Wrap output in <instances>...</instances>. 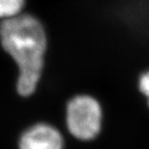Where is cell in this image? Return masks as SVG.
Masks as SVG:
<instances>
[{"label":"cell","instance_id":"obj_1","mask_svg":"<svg viewBox=\"0 0 149 149\" xmlns=\"http://www.w3.org/2000/svg\"><path fill=\"white\" fill-rule=\"evenodd\" d=\"M0 41L19 68L17 92L23 97L30 96L36 90L45 65L47 37L44 25L31 15L4 19L0 25Z\"/></svg>","mask_w":149,"mask_h":149},{"label":"cell","instance_id":"obj_2","mask_svg":"<svg viewBox=\"0 0 149 149\" xmlns=\"http://www.w3.org/2000/svg\"><path fill=\"white\" fill-rule=\"evenodd\" d=\"M66 121L70 133L82 141L92 139L99 134L102 124V108L94 97L77 95L67 104Z\"/></svg>","mask_w":149,"mask_h":149},{"label":"cell","instance_id":"obj_3","mask_svg":"<svg viewBox=\"0 0 149 149\" xmlns=\"http://www.w3.org/2000/svg\"><path fill=\"white\" fill-rule=\"evenodd\" d=\"M61 134L50 125L40 123L34 125L22 134L19 149H62Z\"/></svg>","mask_w":149,"mask_h":149},{"label":"cell","instance_id":"obj_4","mask_svg":"<svg viewBox=\"0 0 149 149\" xmlns=\"http://www.w3.org/2000/svg\"><path fill=\"white\" fill-rule=\"evenodd\" d=\"M25 0H0V17L12 19L20 15Z\"/></svg>","mask_w":149,"mask_h":149},{"label":"cell","instance_id":"obj_5","mask_svg":"<svg viewBox=\"0 0 149 149\" xmlns=\"http://www.w3.org/2000/svg\"><path fill=\"white\" fill-rule=\"evenodd\" d=\"M138 86L141 93L147 99V104L149 107V70L144 71L139 74Z\"/></svg>","mask_w":149,"mask_h":149}]
</instances>
